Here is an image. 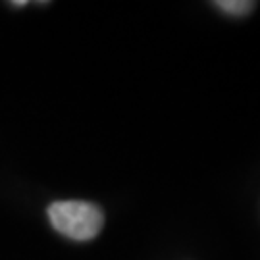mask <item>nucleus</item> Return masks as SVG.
Wrapping results in <instances>:
<instances>
[{
	"mask_svg": "<svg viewBox=\"0 0 260 260\" xmlns=\"http://www.w3.org/2000/svg\"><path fill=\"white\" fill-rule=\"evenodd\" d=\"M48 218L56 232L74 239L89 241L103 230V210L87 201H58L48 206Z\"/></svg>",
	"mask_w": 260,
	"mask_h": 260,
	"instance_id": "f257e3e1",
	"label": "nucleus"
},
{
	"mask_svg": "<svg viewBox=\"0 0 260 260\" xmlns=\"http://www.w3.org/2000/svg\"><path fill=\"white\" fill-rule=\"evenodd\" d=\"M216 6L230 16L241 18V16L251 14L252 10L256 8V2H251V0H220V2H216Z\"/></svg>",
	"mask_w": 260,
	"mask_h": 260,
	"instance_id": "f03ea898",
	"label": "nucleus"
}]
</instances>
